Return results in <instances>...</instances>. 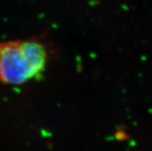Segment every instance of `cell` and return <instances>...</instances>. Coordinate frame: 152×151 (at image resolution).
<instances>
[{"instance_id": "6da1fadb", "label": "cell", "mask_w": 152, "mask_h": 151, "mask_svg": "<svg viewBox=\"0 0 152 151\" xmlns=\"http://www.w3.org/2000/svg\"><path fill=\"white\" fill-rule=\"evenodd\" d=\"M48 52L37 39L0 42V82L19 85L44 71Z\"/></svg>"}]
</instances>
